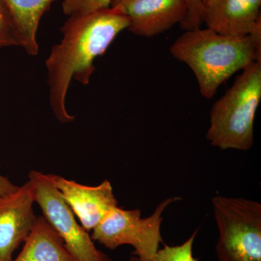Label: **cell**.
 Instances as JSON below:
<instances>
[{
    "instance_id": "cell-1",
    "label": "cell",
    "mask_w": 261,
    "mask_h": 261,
    "mask_svg": "<svg viewBox=\"0 0 261 261\" xmlns=\"http://www.w3.org/2000/svg\"><path fill=\"white\" fill-rule=\"evenodd\" d=\"M128 25V17L113 7L68 16L61 28V42L53 46L45 61L49 105L61 123L74 121L66 108L72 80L89 84L95 70L94 60Z\"/></svg>"
},
{
    "instance_id": "cell-2",
    "label": "cell",
    "mask_w": 261,
    "mask_h": 261,
    "mask_svg": "<svg viewBox=\"0 0 261 261\" xmlns=\"http://www.w3.org/2000/svg\"><path fill=\"white\" fill-rule=\"evenodd\" d=\"M170 53L193 72L201 95L212 99L230 77L252 62L261 63V23L245 37L222 35L207 28L185 31Z\"/></svg>"
},
{
    "instance_id": "cell-3",
    "label": "cell",
    "mask_w": 261,
    "mask_h": 261,
    "mask_svg": "<svg viewBox=\"0 0 261 261\" xmlns=\"http://www.w3.org/2000/svg\"><path fill=\"white\" fill-rule=\"evenodd\" d=\"M261 101V63L242 70L232 86L214 102L206 140L222 150L248 151L254 143V122Z\"/></svg>"
},
{
    "instance_id": "cell-4",
    "label": "cell",
    "mask_w": 261,
    "mask_h": 261,
    "mask_svg": "<svg viewBox=\"0 0 261 261\" xmlns=\"http://www.w3.org/2000/svg\"><path fill=\"white\" fill-rule=\"evenodd\" d=\"M219 261H261V205L243 197L214 196Z\"/></svg>"
},
{
    "instance_id": "cell-5",
    "label": "cell",
    "mask_w": 261,
    "mask_h": 261,
    "mask_svg": "<svg viewBox=\"0 0 261 261\" xmlns=\"http://www.w3.org/2000/svg\"><path fill=\"white\" fill-rule=\"evenodd\" d=\"M181 199L168 197L147 218H142L140 209L126 210L118 206L94 228L91 238L111 250L122 245H130L135 250L132 255L149 260L163 243L161 235L163 212L171 204Z\"/></svg>"
},
{
    "instance_id": "cell-6",
    "label": "cell",
    "mask_w": 261,
    "mask_h": 261,
    "mask_svg": "<svg viewBox=\"0 0 261 261\" xmlns=\"http://www.w3.org/2000/svg\"><path fill=\"white\" fill-rule=\"evenodd\" d=\"M34 202L42 216L59 234L73 261H112L97 248L94 241L75 219L56 188L54 174L32 171L29 181Z\"/></svg>"
},
{
    "instance_id": "cell-7",
    "label": "cell",
    "mask_w": 261,
    "mask_h": 261,
    "mask_svg": "<svg viewBox=\"0 0 261 261\" xmlns=\"http://www.w3.org/2000/svg\"><path fill=\"white\" fill-rule=\"evenodd\" d=\"M29 181L0 195V261H11L13 254L32 231L37 217Z\"/></svg>"
},
{
    "instance_id": "cell-8",
    "label": "cell",
    "mask_w": 261,
    "mask_h": 261,
    "mask_svg": "<svg viewBox=\"0 0 261 261\" xmlns=\"http://www.w3.org/2000/svg\"><path fill=\"white\" fill-rule=\"evenodd\" d=\"M56 188L87 231H93L118 206L111 182L87 186L54 174Z\"/></svg>"
},
{
    "instance_id": "cell-9",
    "label": "cell",
    "mask_w": 261,
    "mask_h": 261,
    "mask_svg": "<svg viewBox=\"0 0 261 261\" xmlns=\"http://www.w3.org/2000/svg\"><path fill=\"white\" fill-rule=\"evenodd\" d=\"M111 7L128 17V30L135 35L153 37L181 25L187 16L186 0H113Z\"/></svg>"
},
{
    "instance_id": "cell-10",
    "label": "cell",
    "mask_w": 261,
    "mask_h": 261,
    "mask_svg": "<svg viewBox=\"0 0 261 261\" xmlns=\"http://www.w3.org/2000/svg\"><path fill=\"white\" fill-rule=\"evenodd\" d=\"M261 0H205L202 22L222 35L245 37L261 23Z\"/></svg>"
},
{
    "instance_id": "cell-11",
    "label": "cell",
    "mask_w": 261,
    "mask_h": 261,
    "mask_svg": "<svg viewBox=\"0 0 261 261\" xmlns=\"http://www.w3.org/2000/svg\"><path fill=\"white\" fill-rule=\"evenodd\" d=\"M9 10L20 47L29 56H37V32L44 13L57 0H3Z\"/></svg>"
},
{
    "instance_id": "cell-12",
    "label": "cell",
    "mask_w": 261,
    "mask_h": 261,
    "mask_svg": "<svg viewBox=\"0 0 261 261\" xmlns=\"http://www.w3.org/2000/svg\"><path fill=\"white\" fill-rule=\"evenodd\" d=\"M18 256L11 261H73L61 237L44 216L37 217Z\"/></svg>"
},
{
    "instance_id": "cell-13",
    "label": "cell",
    "mask_w": 261,
    "mask_h": 261,
    "mask_svg": "<svg viewBox=\"0 0 261 261\" xmlns=\"http://www.w3.org/2000/svg\"><path fill=\"white\" fill-rule=\"evenodd\" d=\"M199 228H197L191 236L181 245L175 246L164 245L163 248L159 249L155 255L149 260L132 255L126 261H198L193 254L194 243Z\"/></svg>"
},
{
    "instance_id": "cell-14",
    "label": "cell",
    "mask_w": 261,
    "mask_h": 261,
    "mask_svg": "<svg viewBox=\"0 0 261 261\" xmlns=\"http://www.w3.org/2000/svg\"><path fill=\"white\" fill-rule=\"evenodd\" d=\"M20 47L18 36L9 10L3 0H0V48Z\"/></svg>"
},
{
    "instance_id": "cell-15",
    "label": "cell",
    "mask_w": 261,
    "mask_h": 261,
    "mask_svg": "<svg viewBox=\"0 0 261 261\" xmlns=\"http://www.w3.org/2000/svg\"><path fill=\"white\" fill-rule=\"evenodd\" d=\"M113 0H63L62 8L65 15L90 13L111 7Z\"/></svg>"
},
{
    "instance_id": "cell-16",
    "label": "cell",
    "mask_w": 261,
    "mask_h": 261,
    "mask_svg": "<svg viewBox=\"0 0 261 261\" xmlns=\"http://www.w3.org/2000/svg\"><path fill=\"white\" fill-rule=\"evenodd\" d=\"M205 0H186L187 16L180 27L183 30L190 31L200 29L202 25V8Z\"/></svg>"
},
{
    "instance_id": "cell-17",
    "label": "cell",
    "mask_w": 261,
    "mask_h": 261,
    "mask_svg": "<svg viewBox=\"0 0 261 261\" xmlns=\"http://www.w3.org/2000/svg\"><path fill=\"white\" fill-rule=\"evenodd\" d=\"M18 186L13 185L8 178L3 176L0 173V195L9 193L13 191Z\"/></svg>"
}]
</instances>
